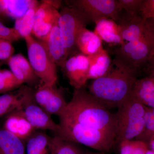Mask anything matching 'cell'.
<instances>
[{
	"label": "cell",
	"mask_w": 154,
	"mask_h": 154,
	"mask_svg": "<svg viewBox=\"0 0 154 154\" xmlns=\"http://www.w3.org/2000/svg\"><path fill=\"white\" fill-rule=\"evenodd\" d=\"M58 116L60 131L91 128L116 135V113H111L85 87L74 89L71 99Z\"/></svg>",
	"instance_id": "6da1fadb"
},
{
	"label": "cell",
	"mask_w": 154,
	"mask_h": 154,
	"mask_svg": "<svg viewBox=\"0 0 154 154\" xmlns=\"http://www.w3.org/2000/svg\"><path fill=\"white\" fill-rule=\"evenodd\" d=\"M137 79V75L127 71L112 62L107 73L91 82L89 91L108 109L117 107L130 96Z\"/></svg>",
	"instance_id": "7a4b0ae2"
},
{
	"label": "cell",
	"mask_w": 154,
	"mask_h": 154,
	"mask_svg": "<svg viewBox=\"0 0 154 154\" xmlns=\"http://www.w3.org/2000/svg\"><path fill=\"white\" fill-rule=\"evenodd\" d=\"M117 108L116 142L137 138L144 128L146 106L131 93Z\"/></svg>",
	"instance_id": "3957f363"
},
{
	"label": "cell",
	"mask_w": 154,
	"mask_h": 154,
	"mask_svg": "<svg viewBox=\"0 0 154 154\" xmlns=\"http://www.w3.org/2000/svg\"><path fill=\"white\" fill-rule=\"evenodd\" d=\"M153 55L154 39L148 30L147 33L142 38L125 42L119 45L114 51L112 62L127 71L137 75L138 70L146 65Z\"/></svg>",
	"instance_id": "277c9868"
},
{
	"label": "cell",
	"mask_w": 154,
	"mask_h": 154,
	"mask_svg": "<svg viewBox=\"0 0 154 154\" xmlns=\"http://www.w3.org/2000/svg\"><path fill=\"white\" fill-rule=\"evenodd\" d=\"M28 61L41 82L55 86L57 80V66L48 53L43 44L31 35L24 38Z\"/></svg>",
	"instance_id": "5b68a950"
},
{
	"label": "cell",
	"mask_w": 154,
	"mask_h": 154,
	"mask_svg": "<svg viewBox=\"0 0 154 154\" xmlns=\"http://www.w3.org/2000/svg\"><path fill=\"white\" fill-rule=\"evenodd\" d=\"M88 23L82 14L74 8L66 5L60 12L58 25L69 57L75 53L77 36Z\"/></svg>",
	"instance_id": "8992f818"
},
{
	"label": "cell",
	"mask_w": 154,
	"mask_h": 154,
	"mask_svg": "<svg viewBox=\"0 0 154 154\" xmlns=\"http://www.w3.org/2000/svg\"><path fill=\"white\" fill-rule=\"evenodd\" d=\"M65 3L67 6L79 11L88 23L96 24L105 19L116 21L121 12L117 0H69Z\"/></svg>",
	"instance_id": "52a82bcc"
},
{
	"label": "cell",
	"mask_w": 154,
	"mask_h": 154,
	"mask_svg": "<svg viewBox=\"0 0 154 154\" xmlns=\"http://www.w3.org/2000/svg\"><path fill=\"white\" fill-rule=\"evenodd\" d=\"M61 1H43L36 10L32 33L38 39L48 34L58 21Z\"/></svg>",
	"instance_id": "ba28073f"
},
{
	"label": "cell",
	"mask_w": 154,
	"mask_h": 154,
	"mask_svg": "<svg viewBox=\"0 0 154 154\" xmlns=\"http://www.w3.org/2000/svg\"><path fill=\"white\" fill-rule=\"evenodd\" d=\"M70 85L74 89L84 88L89 80V61L88 56L75 53L68 58L60 67Z\"/></svg>",
	"instance_id": "9c48e42d"
},
{
	"label": "cell",
	"mask_w": 154,
	"mask_h": 154,
	"mask_svg": "<svg viewBox=\"0 0 154 154\" xmlns=\"http://www.w3.org/2000/svg\"><path fill=\"white\" fill-rule=\"evenodd\" d=\"M34 92V99L37 104L50 115L59 116L67 103L63 94L55 86L41 82Z\"/></svg>",
	"instance_id": "30bf717a"
},
{
	"label": "cell",
	"mask_w": 154,
	"mask_h": 154,
	"mask_svg": "<svg viewBox=\"0 0 154 154\" xmlns=\"http://www.w3.org/2000/svg\"><path fill=\"white\" fill-rule=\"evenodd\" d=\"M22 109L26 118L36 130H50L57 134L59 132V125L36 103L34 94L25 101Z\"/></svg>",
	"instance_id": "8fae6325"
},
{
	"label": "cell",
	"mask_w": 154,
	"mask_h": 154,
	"mask_svg": "<svg viewBox=\"0 0 154 154\" xmlns=\"http://www.w3.org/2000/svg\"><path fill=\"white\" fill-rule=\"evenodd\" d=\"M120 28L124 41H135L142 38L148 33L145 20L142 15H132L121 11L115 21Z\"/></svg>",
	"instance_id": "7c38bea8"
},
{
	"label": "cell",
	"mask_w": 154,
	"mask_h": 154,
	"mask_svg": "<svg viewBox=\"0 0 154 154\" xmlns=\"http://www.w3.org/2000/svg\"><path fill=\"white\" fill-rule=\"evenodd\" d=\"M2 128L25 143L36 131L26 118L22 108L6 115Z\"/></svg>",
	"instance_id": "4fadbf2b"
},
{
	"label": "cell",
	"mask_w": 154,
	"mask_h": 154,
	"mask_svg": "<svg viewBox=\"0 0 154 154\" xmlns=\"http://www.w3.org/2000/svg\"><path fill=\"white\" fill-rule=\"evenodd\" d=\"M7 62L14 76L23 85L33 88L37 87L41 83L29 61L22 54L12 56Z\"/></svg>",
	"instance_id": "5bb4252c"
},
{
	"label": "cell",
	"mask_w": 154,
	"mask_h": 154,
	"mask_svg": "<svg viewBox=\"0 0 154 154\" xmlns=\"http://www.w3.org/2000/svg\"><path fill=\"white\" fill-rule=\"evenodd\" d=\"M35 90L23 85L17 90L0 96V117L22 108L25 101L34 95Z\"/></svg>",
	"instance_id": "9a60e30c"
},
{
	"label": "cell",
	"mask_w": 154,
	"mask_h": 154,
	"mask_svg": "<svg viewBox=\"0 0 154 154\" xmlns=\"http://www.w3.org/2000/svg\"><path fill=\"white\" fill-rule=\"evenodd\" d=\"M39 40L43 44L54 63L60 67L69 56L63 44L58 22L48 34Z\"/></svg>",
	"instance_id": "2e32d148"
},
{
	"label": "cell",
	"mask_w": 154,
	"mask_h": 154,
	"mask_svg": "<svg viewBox=\"0 0 154 154\" xmlns=\"http://www.w3.org/2000/svg\"><path fill=\"white\" fill-rule=\"evenodd\" d=\"M39 4L35 0H0V19L10 18L16 20L29 9Z\"/></svg>",
	"instance_id": "e0dca14e"
},
{
	"label": "cell",
	"mask_w": 154,
	"mask_h": 154,
	"mask_svg": "<svg viewBox=\"0 0 154 154\" xmlns=\"http://www.w3.org/2000/svg\"><path fill=\"white\" fill-rule=\"evenodd\" d=\"M95 24L94 32L101 40L107 43L119 45L125 42L122 36L119 26L113 19H103Z\"/></svg>",
	"instance_id": "ac0fdd59"
},
{
	"label": "cell",
	"mask_w": 154,
	"mask_h": 154,
	"mask_svg": "<svg viewBox=\"0 0 154 154\" xmlns=\"http://www.w3.org/2000/svg\"><path fill=\"white\" fill-rule=\"evenodd\" d=\"M88 56L89 61V80L96 79L109 71L112 61L106 50L102 48Z\"/></svg>",
	"instance_id": "d6986e66"
},
{
	"label": "cell",
	"mask_w": 154,
	"mask_h": 154,
	"mask_svg": "<svg viewBox=\"0 0 154 154\" xmlns=\"http://www.w3.org/2000/svg\"><path fill=\"white\" fill-rule=\"evenodd\" d=\"M131 93L146 107L154 108V78L149 76L136 80Z\"/></svg>",
	"instance_id": "ffe728a7"
},
{
	"label": "cell",
	"mask_w": 154,
	"mask_h": 154,
	"mask_svg": "<svg viewBox=\"0 0 154 154\" xmlns=\"http://www.w3.org/2000/svg\"><path fill=\"white\" fill-rule=\"evenodd\" d=\"M76 47L79 52L89 56L103 48L102 40L95 32L85 28L79 33L76 41Z\"/></svg>",
	"instance_id": "44dd1931"
},
{
	"label": "cell",
	"mask_w": 154,
	"mask_h": 154,
	"mask_svg": "<svg viewBox=\"0 0 154 154\" xmlns=\"http://www.w3.org/2000/svg\"><path fill=\"white\" fill-rule=\"evenodd\" d=\"M0 154H25V143L0 128Z\"/></svg>",
	"instance_id": "7402d4cb"
},
{
	"label": "cell",
	"mask_w": 154,
	"mask_h": 154,
	"mask_svg": "<svg viewBox=\"0 0 154 154\" xmlns=\"http://www.w3.org/2000/svg\"><path fill=\"white\" fill-rule=\"evenodd\" d=\"M51 137L41 131L36 130L25 143V154H48Z\"/></svg>",
	"instance_id": "603a6c76"
},
{
	"label": "cell",
	"mask_w": 154,
	"mask_h": 154,
	"mask_svg": "<svg viewBox=\"0 0 154 154\" xmlns=\"http://www.w3.org/2000/svg\"><path fill=\"white\" fill-rule=\"evenodd\" d=\"M39 5L29 9L22 17L15 20L14 28L17 30L21 38H24L26 36L31 35L35 13Z\"/></svg>",
	"instance_id": "cb8c5ba5"
},
{
	"label": "cell",
	"mask_w": 154,
	"mask_h": 154,
	"mask_svg": "<svg viewBox=\"0 0 154 154\" xmlns=\"http://www.w3.org/2000/svg\"><path fill=\"white\" fill-rule=\"evenodd\" d=\"M73 143L59 135L51 137L49 148L50 154H80Z\"/></svg>",
	"instance_id": "d4e9b609"
},
{
	"label": "cell",
	"mask_w": 154,
	"mask_h": 154,
	"mask_svg": "<svg viewBox=\"0 0 154 154\" xmlns=\"http://www.w3.org/2000/svg\"><path fill=\"white\" fill-rule=\"evenodd\" d=\"M23 85L11 70L0 69V94L15 91Z\"/></svg>",
	"instance_id": "484cf974"
},
{
	"label": "cell",
	"mask_w": 154,
	"mask_h": 154,
	"mask_svg": "<svg viewBox=\"0 0 154 154\" xmlns=\"http://www.w3.org/2000/svg\"><path fill=\"white\" fill-rule=\"evenodd\" d=\"M119 144L120 154H146L149 149L148 144L138 140L122 141Z\"/></svg>",
	"instance_id": "4316f807"
},
{
	"label": "cell",
	"mask_w": 154,
	"mask_h": 154,
	"mask_svg": "<svg viewBox=\"0 0 154 154\" xmlns=\"http://www.w3.org/2000/svg\"><path fill=\"white\" fill-rule=\"evenodd\" d=\"M154 138V108L146 107L145 123L142 133L135 140L148 144Z\"/></svg>",
	"instance_id": "83f0119b"
},
{
	"label": "cell",
	"mask_w": 154,
	"mask_h": 154,
	"mask_svg": "<svg viewBox=\"0 0 154 154\" xmlns=\"http://www.w3.org/2000/svg\"><path fill=\"white\" fill-rule=\"evenodd\" d=\"M120 11L132 15H142L144 0H117Z\"/></svg>",
	"instance_id": "f1b7e54d"
},
{
	"label": "cell",
	"mask_w": 154,
	"mask_h": 154,
	"mask_svg": "<svg viewBox=\"0 0 154 154\" xmlns=\"http://www.w3.org/2000/svg\"><path fill=\"white\" fill-rule=\"evenodd\" d=\"M15 48L12 42L7 40L0 38V61H6L14 55Z\"/></svg>",
	"instance_id": "f546056e"
},
{
	"label": "cell",
	"mask_w": 154,
	"mask_h": 154,
	"mask_svg": "<svg viewBox=\"0 0 154 154\" xmlns=\"http://www.w3.org/2000/svg\"><path fill=\"white\" fill-rule=\"evenodd\" d=\"M0 38L13 42L18 41L21 37L15 28H8L0 21Z\"/></svg>",
	"instance_id": "4dcf8cb0"
},
{
	"label": "cell",
	"mask_w": 154,
	"mask_h": 154,
	"mask_svg": "<svg viewBox=\"0 0 154 154\" xmlns=\"http://www.w3.org/2000/svg\"><path fill=\"white\" fill-rule=\"evenodd\" d=\"M142 16L145 20L154 17V0H144L141 10Z\"/></svg>",
	"instance_id": "1f68e13d"
},
{
	"label": "cell",
	"mask_w": 154,
	"mask_h": 154,
	"mask_svg": "<svg viewBox=\"0 0 154 154\" xmlns=\"http://www.w3.org/2000/svg\"><path fill=\"white\" fill-rule=\"evenodd\" d=\"M145 24L147 29L154 39V17L146 19Z\"/></svg>",
	"instance_id": "d6a6232c"
},
{
	"label": "cell",
	"mask_w": 154,
	"mask_h": 154,
	"mask_svg": "<svg viewBox=\"0 0 154 154\" xmlns=\"http://www.w3.org/2000/svg\"><path fill=\"white\" fill-rule=\"evenodd\" d=\"M146 65L149 76L154 77V55L150 59Z\"/></svg>",
	"instance_id": "836d02e7"
},
{
	"label": "cell",
	"mask_w": 154,
	"mask_h": 154,
	"mask_svg": "<svg viewBox=\"0 0 154 154\" xmlns=\"http://www.w3.org/2000/svg\"><path fill=\"white\" fill-rule=\"evenodd\" d=\"M149 146L150 149L154 152V138L149 143Z\"/></svg>",
	"instance_id": "e575fe53"
},
{
	"label": "cell",
	"mask_w": 154,
	"mask_h": 154,
	"mask_svg": "<svg viewBox=\"0 0 154 154\" xmlns=\"http://www.w3.org/2000/svg\"><path fill=\"white\" fill-rule=\"evenodd\" d=\"M146 154H154V152L149 149L148 151L147 152Z\"/></svg>",
	"instance_id": "d590c367"
},
{
	"label": "cell",
	"mask_w": 154,
	"mask_h": 154,
	"mask_svg": "<svg viewBox=\"0 0 154 154\" xmlns=\"http://www.w3.org/2000/svg\"><path fill=\"white\" fill-rule=\"evenodd\" d=\"M5 63V61H0V66H2L3 65L4 63Z\"/></svg>",
	"instance_id": "8d00e7d4"
},
{
	"label": "cell",
	"mask_w": 154,
	"mask_h": 154,
	"mask_svg": "<svg viewBox=\"0 0 154 154\" xmlns=\"http://www.w3.org/2000/svg\"></svg>",
	"instance_id": "74e56055"
}]
</instances>
